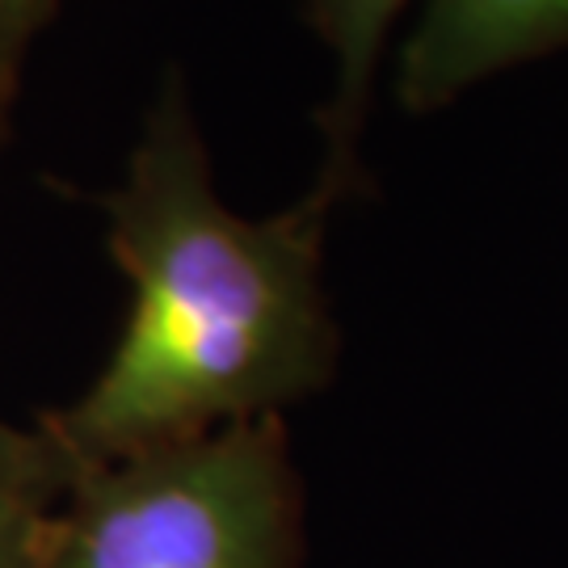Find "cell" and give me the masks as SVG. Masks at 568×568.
Instances as JSON below:
<instances>
[{"label": "cell", "instance_id": "obj_1", "mask_svg": "<svg viewBox=\"0 0 568 568\" xmlns=\"http://www.w3.org/2000/svg\"><path fill=\"white\" fill-rule=\"evenodd\" d=\"M345 190L321 173L283 215H236L215 194L185 84L164 81L102 194L105 244L131 283L122 333L98 379L39 422L72 471L283 417L328 384L337 328L321 257Z\"/></svg>", "mask_w": 568, "mask_h": 568}, {"label": "cell", "instance_id": "obj_2", "mask_svg": "<svg viewBox=\"0 0 568 568\" xmlns=\"http://www.w3.org/2000/svg\"><path fill=\"white\" fill-rule=\"evenodd\" d=\"M304 493L283 417L77 467L34 568H300Z\"/></svg>", "mask_w": 568, "mask_h": 568}, {"label": "cell", "instance_id": "obj_3", "mask_svg": "<svg viewBox=\"0 0 568 568\" xmlns=\"http://www.w3.org/2000/svg\"><path fill=\"white\" fill-rule=\"evenodd\" d=\"M568 47V0H422L400 47L396 93L408 110H438L464 89Z\"/></svg>", "mask_w": 568, "mask_h": 568}, {"label": "cell", "instance_id": "obj_4", "mask_svg": "<svg viewBox=\"0 0 568 568\" xmlns=\"http://www.w3.org/2000/svg\"><path fill=\"white\" fill-rule=\"evenodd\" d=\"M408 0H312V26L333 55V93L325 122V178L358 185V135L375 93V72L396 13Z\"/></svg>", "mask_w": 568, "mask_h": 568}, {"label": "cell", "instance_id": "obj_5", "mask_svg": "<svg viewBox=\"0 0 568 568\" xmlns=\"http://www.w3.org/2000/svg\"><path fill=\"white\" fill-rule=\"evenodd\" d=\"M72 467L42 426L0 417V568H34Z\"/></svg>", "mask_w": 568, "mask_h": 568}, {"label": "cell", "instance_id": "obj_6", "mask_svg": "<svg viewBox=\"0 0 568 568\" xmlns=\"http://www.w3.org/2000/svg\"><path fill=\"white\" fill-rule=\"evenodd\" d=\"M55 9H60V0H0V63L21 72L30 42L51 21Z\"/></svg>", "mask_w": 568, "mask_h": 568}, {"label": "cell", "instance_id": "obj_7", "mask_svg": "<svg viewBox=\"0 0 568 568\" xmlns=\"http://www.w3.org/2000/svg\"><path fill=\"white\" fill-rule=\"evenodd\" d=\"M18 84H21L18 68L0 63V143H4V135H9V119H13V102H18Z\"/></svg>", "mask_w": 568, "mask_h": 568}]
</instances>
